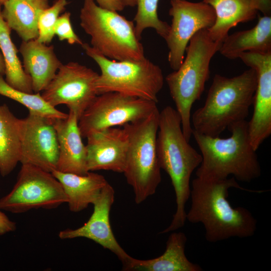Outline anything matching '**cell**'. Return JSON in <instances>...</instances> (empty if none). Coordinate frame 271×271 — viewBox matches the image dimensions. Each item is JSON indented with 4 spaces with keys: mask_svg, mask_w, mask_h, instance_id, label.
I'll return each mask as SVG.
<instances>
[{
    "mask_svg": "<svg viewBox=\"0 0 271 271\" xmlns=\"http://www.w3.org/2000/svg\"><path fill=\"white\" fill-rule=\"evenodd\" d=\"M0 4V49L5 65L6 82L13 88L29 93H33L31 77L25 72L18 56V50L13 42L11 29L2 15Z\"/></svg>",
    "mask_w": 271,
    "mask_h": 271,
    "instance_id": "cell-25",
    "label": "cell"
},
{
    "mask_svg": "<svg viewBox=\"0 0 271 271\" xmlns=\"http://www.w3.org/2000/svg\"><path fill=\"white\" fill-rule=\"evenodd\" d=\"M86 138L88 171H111L123 173L128 145L126 129L116 127L89 134Z\"/></svg>",
    "mask_w": 271,
    "mask_h": 271,
    "instance_id": "cell-16",
    "label": "cell"
},
{
    "mask_svg": "<svg viewBox=\"0 0 271 271\" xmlns=\"http://www.w3.org/2000/svg\"><path fill=\"white\" fill-rule=\"evenodd\" d=\"M51 173L61 184L69 209L73 212H80L93 204L108 183L103 176L91 171L84 175L56 170Z\"/></svg>",
    "mask_w": 271,
    "mask_h": 271,
    "instance_id": "cell-20",
    "label": "cell"
},
{
    "mask_svg": "<svg viewBox=\"0 0 271 271\" xmlns=\"http://www.w3.org/2000/svg\"><path fill=\"white\" fill-rule=\"evenodd\" d=\"M227 129V138L211 137L193 130L202 160L196 169L198 177L225 179L232 176L237 181L250 182L259 177L261 171L248 130V121L237 122Z\"/></svg>",
    "mask_w": 271,
    "mask_h": 271,
    "instance_id": "cell-4",
    "label": "cell"
},
{
    "mask_svg": "<svg viewBox=\"0 0 271 271\" xmlns=\"http://www.w3.org/2000/svg\"><path fill=\"white\" fill-rule=\"evenodd\" d=\"M189 142L183 134L176 109L170 106L164 107L159 113L157 153L160 168L169 175L173 186L176 209L170 224L160 233L174 231L182 227L186 221L191 177L202 160L201 154Z\"/></svg>",
    "mask_w": 271,
    "mask_h": 271,
    "instance_id": "cell-2",
    "label": "cell"
},
{
    "mask_svg": "<svg viewBox=\"0 0 271 271\" xmlns=\"http://www.w3.org/2000/svg\"><path fill=\"white\" fill-rule=\"evenodd\" d=\"M0 95L14 100L26 106L29 112L45 118L54 119L65 118L68 114L57 110L50 104L40 92L29 93L10 86L0 75Z\"/></svg>",
    "mask_w": 271,
    "mask_h": 271,
    "instance_id": "cell-26",
    "label": "cell"
},
{
    "mask_svg": "<svg viewBox=\"0 0 271 271\" xmlns=\"http://www.w3.org/2000/svg\"><path fill=\"white\" fill-rule=\"evenodd\" d=\"M99 74L76 62L62 64L43 91V98L55 107L65 104L78 120L98 95L96 83Z\"/></svg>",
    "mask_w": 271,
    "mask_h": 271,
    "instance_id": "cell-11",
    "label": "cell"
},
{
    "mask_svg": "<svg viewBox=\"0 0 271 271\" xmlns=\"http://www.w3.org/2000/svg\"><path fill=\"white\" fill-rule=\"evenodd\" d=\"M2 15L11 30L24 41L37 39L41 13L49 6V0H7Z\"/></svg>",
    "mask_w": 271,
    "mask_h": 271,
    "instance_id": "cell-23",
    "label": "cell"
},
{
    "mask_svg": "<svg viewBox=\"0 0 271 271\" xmlns=\"http://www.w3.org/2000/svg\"><path fill=\"white\" fill-rule=\"evenodd\" d=\"M22 164L52 173L57 169L59 145L52 119L29 112L20 119Z\"/></svg>",
    "mask_w": 271,
    "mask_h": 271,
    "instance_id": "cell-13",
    "label": "cell"
},
{
    "mask_svg": "<svg viewBox=\"0 0 271 271\" xmlns=\"http://www.w3.org/2000/svg\"><path fill=\"white\" fill-rule=\"evenodd\" d=\"M169 15L171 25L166 42L170 67L177 70L185 58L186 48L191 38L198 31L211 27L216 21L213 8L202 1L170 0Z\"/></svg>",
    "mask_w": 271,
    "mask_h": 271,
    "instance_id": "cell-12",
    "label": "cell"
},
{
    "mask_svg": "<svg viewBox=\"0 0 271 271\" xmlns=\"http://www.w3.org/2000/svg\"><path fill=\"white\" fill-rule=\"evenodd\" d=\"M67 202L61 184L51 173L22 164L12 190L0 199V210L22 213L33 209H55Z\"/></svg>",
    "mask_w": 271,
    "mask_h": 271,
    "instance_id": "cell-9",
    "label": "cell"
},
{
    "mask_svg": "<svg viewBox=\"0 0 271 271\" xmlns=\"http://www.w3.org/2000/svg\"><path fill=\"white\" fill-rule=\"evenodd\" d=\"M220 54L229 59L239 58L245 52H271V17H259L252 28L228 35L221 44Z\"/></svg>",
    "mask_w": 271,
    "mask_h": 271,
    "instance_id": "cell-21",
    "label": "cell"
},
{
    "mask_svg": "<svg viewBox=\"0 0 271 271\" xmlns=\"http://www.w3.org/2000/svg\"><path fill=\"white\" fill-rule=\"evenodd\" d=\"M82 48L99 66L96 87L98 95L118 92L158 103L164 77L161 68L149 59L116 61L104 56L89 44Z\"/></svg>",
    "mask_w": 271,
    "mask_h": 271,
    "instance_id": "cell-7",
    "label": "cell"
},
{
    "mask_svg": "<svg viewBox=\"0 0 271 271\" xmlns=\"http://www.w3.org/2000/svg\"><path fill=\"white\" fill-rule=\"evenodd\" d=\"M100 7L115 12L124 10L125 6L123 0H95Z\"/></svg>",
    "mask_w": 271,
    "mask_h": 271,
    "instance_id": "cell-30",
    "label": "cell"
},
{
    "mask_svg": "<svg viewBox=\"0 0 271 271\" xmlns=\"http://www.w3.org/2000/svg\"><path fill=\"white\" fill-rule=\"evenodd\" d=\"M159 113L157 109L145 119L122 126L128 136L123 173L137 204L154 195L162 180L156 147Z\"/></svg>",
    "mask_w": 271,
    "mask_h": 271,
    "instance_id": "cell-8",
    "label": "cell"
},
{
    "mask_svg": "<svg viewBox=\"0 0 271 271\" xmlns=\"http://www.w3.org/2000/svg\"><path fill=\"white\" fill-rule=\"evenodd\" d=\"M54 34L60 41L66 40L71 45L81 46L83 43L73 30L71 22V13L68 12L64 13L58 17L54 26Z\"/></svg>",
    "mask_w": 271,
    "mask_h": 271,
    "instance_id": "cell-29",
    "label": "cell"
},
{
    "mask_svg": "<svg viewBox=\"0 0 271 271\" xmlns=\"http://www.w3.org/2000/svg\"><path fill=\"white\" fill-rule=\"evenodd\" d=\"M114 196L115 191L108 183L93 203V211L88 220L78 228L61 230L58 236L61 239L78 237L90 239L115 254L123 265L131 256L118 243L111 229L109 214Z\"/></svg>",
    "mask_w": 271,
    "mask_h": 271,
    "instance_id": "cell-15",
    "label": "cell"
},
{
    "mask_svg": "<svg viewBox=\"0 0 271 271\" xmlns=\"http://www.w3.org/2000/svg\"><path fill=\"white\" fill-rule=\"evenodd\" d=\"M20 119L6 104L0 105V174L5 177L15 168L21 158Z\"/></svg>",
    "mask_w": 271,
    "mask_h": 271,
    "instance_id": "cell-24",
    "label": "cell"
},
{
    "mask_svg": "<svg viewBox=\"0 0 271 271\" xmlns=\"http://www.w3.org/2000/svg\"><path fill=\"white\" fill-rule=\"evenodd\" d=\"M159 0H137V11L133 21L137 37L141 40L144 30L154 29L157 33L165 39L170 30V25L160 20L158 15Z\"/></svg>",
    "mask_w": 271,
    "mask_h": 271,
    "instance_id": "cell-27",
    "label": "cell"
},
{
    "mask_svg": "<svg viewBox=\"0 0 271 271\" xmlns=\"http://www.w3.org/2000/svg\"><path fill=\"white\" fill-rule=\"evenodd\" d=\"M233 177L225 179L198 177L191 185V207L186 220L203 225L205 238L216 242L231 237L247 238L253 236L257 221L252 213L242 207H233L227 200L228 190L235 188L253 193L240 186Z\"/></svg>",
    "mask_w": 271,
    "mask_h": 271,
    "instance_id": "cell-1",
    "label": "cell"
},
{
    "mask_svg": "<svg viewBox=\"0 0 271 271\" xmlns=\"http://www.w3.org/2000/svg\"><path fill=\"white\" fill-rule=\"evenodd\" d=\"M7 0H0V4L2 6L3 4Z\"/></svg>",
    "mask_w": 271,
    "mask_h": 271,
    "instance_id": "cell-35",
    "label": "cell"
},
{
    "mask_svg": "<svg viewBox=\"0 0 271 271\" xmlns=\"http://www.w3.org/2000/svg\"><path fill=\"white\" fill-rule=\"evenodd\" d=\"M79 17L81 28L90 37L91 46L104 56L116 61L146 58L133 21L100 7L94 0H84Z\"/></svg>",
    "mask_w": 271,
    "mask_h": 271,
    "instance_id": "cell-6",
    "label": "cell"
},
{
    "mask_svg": "<svg viewBox=\"0 0 271 271\" xmlns=\"http://www.w3.org/2000/svg\"><path fill=\"white\" fill-rule=\"evenodd\" d=\"M157 104L118 92L98 95L78 120L81 136L141 121L158 109Z\"/></svg>",
    "mask_w": 271,
    "mask_h": 271,
    "instance_id": "cell-10",
    "label": "cell"
},
{
    "mask_svg": "<svg viewBox=\"0 0 271 271\" xmlns=\"http://www.w3.org/2000/svg\"><path fill=\"white\" fill-rule=\"evenodd\" d=\"M5 72V65L3 55L0 52V75L4 76Z\"/></svg>",
    "mask_w": 271,
    "mask_h": 271,
    "instance_id": "cell-33",
    "label": "cell"
},
{
    "mask_svg": "<svg viewBox=\"0 0 271 271\" xmlns=\"http://www.w3.org/2000/svg\"><path fill=\"white\" fill-rule=\"evenodd\" d=\"M68 4L67 0H56L51 7L41 13L38 23L39 35L36 39L39 42L45 44L51 42L56 22Z\"/></svg>",
    "mask_w": 271,
    "mask_h": 271,
    "instance_id": "cell-28",
    "label": "cell"
},
{
    "mask_svg": "<svg viewBox=\"0 0 271 271\" xmlns=\"http://www.w3.org/2000/svg\"><path fill=\"white\" fill-rule=\"evenodd\" d=\"M254 8L261 12L264 16H270L271 13V0H252Z\"/></svg>",
    "mask_w": 271,
    "mask_h": 271,
    "instance_id": "cell-32",
    "label": "cell"
},
{
    "mask_svg": "<svg viewBox=\"0 0 271 271\" xmlns=\"http://www.w3.org/2000/svg\"><path fill=\"white\" fill-rule=\"evenodd\" d=\"M187 237L182 232H173L166 242V249L160 256L147 260L130 257L122 265L123 270L201 271L198 264L191 262L185 254Z\"/></svg>",
    "mask_w": 271,
    "mask_h": 271,
    "instance_id": "cell-19",
    "label": "cell"
},
{
    "mask_svg": "<svg viewBox=\"0 0 271 271\" xmlns=\"http://www.w3.org/2000/svg\"><path fill=\"white\" fill-rule=\"evenodd\" d=\"M211 6L216 15L214 24L207 29L210 38L222 43L231 29L238 24L254 20L258 11L252 0H202Z\"/></svg>",
    "mask_w": 271,
    "mask_h": 271,
    "instance_id": "cell-22",
    "label": "cell"
},
{
    "mask_svg": "<svg viewBox=\"0 0 271 271\" xmlns=\"http://www.w3.org/2000/svg\"><path fill=\"white\" fill-rule=\"evenodd\" d=\"M23 59V68L31 78L35 93L43 91L62 64L54 52L53 45L37 39L22 41L19 48Z\"/></svg>",
    "mask_w": 271,
    "mask_h": 271,
    "instance_id": "cell-18",
    "label": "cell"
},
{
    "mask_svg": "<svg viewBox=\"0 0 271 271\" xmlns=\"http://www.w3.org/2000/svg\"><path fill=\"white\" fill-rule=\"evenodd\" d=\"M221 43L213 41L207 29L197 32L186 48V55L179 68L167 75L165 81L176 109L180 115L183 134L189 142L192 135L191 111L199 100L210 78V64Z\"/></svg>",
    "mask_w": 271,
    "mask_h": 271,
    "instance_id": "cell-5",
    "label": "cell"
},
{
    "mask_svg": "<svg viewBox=\"0 0 271 271\" xmlns=\"http://www.w3.org/2000/svg\"><path fill=\"white\" fill-rule=\"evenodd\" d=\"M256 86V73L251 68L232 77L215 74L203 106L191 116L193 130L219 137L230 125L245 120Z\"/></svg>",
    "mask_w": 271,
    "mask_h": 271,
    "instance_id": "cell-3",
    "label": "cell"
},
{
    "mask_svg": "<svg viewBox=\"0 0 271 271\" xmlns=\"http://www.w3.org/2000/svg\"><path fill=\"white\" fill-rule=\"evenodd\" d=\"M52 121L59 145L56 170L81 175L86 174L89 172L87 150L82 140L77 115L69 110L66 118L52 119Z\"/></svg>",
    "mask_w": 271,
    "mask_h": 271,
    "instance_id": "cell-17",
    "label": "cell"
},
{
    "mask_svg": "<svg viewBox=\"0 0 271 271\" xmlns=\"http://www.w3.org/2000/svg\"><path fill=\"white\" fill-rule=\"evenodd\" d=\"M239 58L246 66L254 69L257 75L252 104L253 112L248 122L250 142L256 151L271 134V52H245Z\"/></svg>",
    "mask_w": 271,
    "mask_h": 271,
    "instance_id": "cell-14",
    "label": "cell"
},
{
    "mask_svg": "<svg viewBox=\"0 0 271 271\" xmlns=\"http://www.w3.org/2000/svg\"><path fill=\"white\" fill-rule=\"evenodd\" d=\"M126 7H134L136 6L137 0H123Z\"/></svg>",
    "mask_w": 271,
    "mask_h": 271,
    "instance_id": "cell-34",
    "label": "cell"
},
{
    "mask_svg": "<svg viewBox=\"0 0 271 271\" xmlns=\"http://www.w3.org/2000/svg\"><path fill=\"white\" fill-rule=\"evenodd\" d=\"M16 224L0 210V235L14 231Z\"/></svg>",
    "mask_w": 271,
    "mask_h": 271,
    "instance_id": "cell-31",
    "label": "cell"
}]
</instances>
